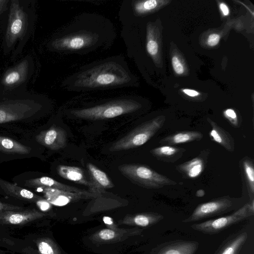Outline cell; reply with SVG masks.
Segmentation results:
<instances>
[{"label": "cell", "instance_id": "cell-12", "mask_svg": "<svg viewBox=\"0 0 254 254\" xmlns=\"http://www.w3.org/2000/svg\"><path fill=\"white\" fill-rule=\"evenodd\" d=\"M40 188L43 189L45 196L48 201L58 206L65 205L73 199L80 198L90 194V193L85 190L81 192H74L46 187Z\"/></svg>", "mask_w": 254, "mask_h": 254}, {"label": "cell", "instance_id": "cell-32", "mask_svg": "<svg viewBox=\"0 0 254 254\" xmlns=\"http://www.w3.org/2000/svg\"><path fill=\"white\" fill-rule=\"evenodd\" d=\"M144 8L148 12L154 9L157 5V1L155 0H148L142 1Z\"/></svg>", "mask_w": 254, "mask_h": 254}, {"label": "cell", "instance_id": "cell-18", "mask_svg": "<svg viewBox=\"0 0 254 254\" xmlns=\"http://www.w3.org/2000/svg\"><path fill=\"white\" fill-rule=\"evenodd\" d=\"M211 127L209 133L211 139L229 152L234 150V141L231 134L211 120L208 119Z\"/></svg>", "mask_w": 254, "mask_h": 254}, {"label": "cell", "instance_id": "cell-14", "mask_svg": "<svg viewBox=\"0 0 254 254\" xmlns=\"http://www.w3.org/2000/svg\"><path fill=\"white\" fill-rule=\"evenodd\" d=\"M58 174L63 178L89 188L94 192V187L85 176L82 169L78 167L59 165L57 167Z\"/></svg>", "mask_w": 254, "mask_h": 254}, {"label": "cell", "instance_id": "cell-1", "mask_svg": "<svg viewBox=\"0 0 254 254\" xmlns=\"http://www.w3.org/2000/svg\"><path fill=\"white\" fill-rule=\"evenodd\" d=\"M116 37L110 19L99 13L84 12L60 28L50 39L47 48L61 54L83 55L109 49Z\"/></svg>", "mask_w": 254, "mask_h": 254}, {"label": "cell", "instance_id": "cell-28", "mask_svg": "<svg viewBox=\"0 0 254 254\" xmlns=\"http://www.w3.org/2000/svg\"><path fill=\"white\" fill-rule=\"evenodd\" d=\"M37 247L41 254H55L52 246L46 241H39Z\"/></svg>", "mask_w": 254, "mask_h": 254}, {"label": "cell", "instance_id": "cell-7", "mask_svg": "<svg viewBox=\"0 0 254 254\" xmlns=\"http://www.w3.org/2000/svg\"><path fill=\"white\" fill-rule=\"evenodd\" d=\"M42 107L40 103L28 99L0 101V124L27 119L41 110Z\"/></svg>", "mask_w": 254, "mask_h": 254}, {"label": "cell", "instance_id": "cell-5", "mask_svg": "<svg viewBox=\"0 0 254 254\" xmlns=\"http://www.w3.org/2000/svg\"><path fill=\"white\" fill-rule=\"evenodd\" d=\"M165 121L164 117L159 116L142 124L115 142L110 147V150H125L143 145L163 126Z\"/></svg>", "mask_w": 254, "mask_h": 254}, {"label": "cell", "instance_id": "cell-35", "mask_svg": "<svg viewBox=\"0 0 254 254\" xmlns=\"http://www.w3.org/2000/svg\"><path fill=\"white\" fill-rule=\"evenodd\" d=\"M9 1L8 0H0V14L7 9Z\"/></svg>", "mask_w": 254, "mask_h": 254}, {"label": "cell", "instance_id": "cell-2", "mask_svg": "<svg viewBox=\"0 0 254 254\" xmlns=\"http://www.w3.org/2000/svg\"><path fill=\"white\" fill-rule=\"evenodd\" d=\"M137 84L125 58L118 55L82 66L64 79L62 87L69 92H86L131 88Z\"/></svg>", "mask_w": 254, "mask_h": 254}, {"label": "cell", "instance_id": "cell-26", "mask_svg": "<svg viewBox=\"0 0 254 254\" xmlns=\"http://www.w3.org/2000/svg\"><path fill=\"white\" fill-rule=\"evenodd\" d=\"M145 50L147 53L151 56L156 55L158 51V45L154 40L149 38L146 31V42L145 43Z\"/></svg>", "mask_w": 254, "mask_h": 254}, {"label": "cell", "instance_id": "cell-37", "mask_svg": "<svg viewBox=\"0 0 254 254\" xmlns=\"http://www.w3.org/2000/svg\"><path fill=\"white\" fill-rule=\"evenodd\" d=\"M220 8L224 15H227L229 14V9L227 6L224 3H222L220 4Z\"/></svg>", "mask_w": 254, "mask_h": 254}, {"label": "cell", "instance_id": "cell-33", "mask_svg": "<svg viewBox=\"0 0 254 254\" xmlns=\"http://www.w3.org/2000/svg\"><path fill=\"white\" fill-rule=\"evenodd\" d=\"M220 36L217 34H212L209 36L207 40L208 44L210 46H215L219 41Z\"/></svg>", "mask_w": 254, "mask_h": 254}, {"label": "cell", "instance_id": "cell-17", "mask_svg": "<svg viewBox=\"0 0 254 254\" xmlns=\"http://www.w3.org/2000/svg\"><path fill=\"white\" fill-rule=\"evenodd\" d=\"M247 238L246 232L234 234L223 242L215 254H239Z\"/></svg>", "mask_w": 254, "mask_h": 254}, {"label": "cell", "instance_id": "cell-27", "mask_svg": "<svg viewBox=\"0 0 254 254\" xmlns=\"http://www.w3.org/2000/svg\"><path fill=\"white\" fill-rule=\"evenodd\" d=\"M224 115L232 126L238 127L239 123L237 115L234 110L231 109H228L224 111Z\"/></svg>", "mask_w": 254, "mask_h": 254}, {"label": "cell", "instance_id": "cell-24", "mask_svg": "<svg viewBox=\"0 0 254 254\" xmlns=\"http://www.w3.org/2000/svg\"><path fill=\"white\" fill-rule=\"evenodd\" d=\"M0 151L8 153L28 154L31 148L10 138L0 135Z\"/></svg>", "mask_w": 254, "mask_h": 254}, {"label": "cell", "instance_id": "cell-29", "mask_svg": "<svg viewBox=\"0 0 254 254\" xmlns=\"http://www.w3.org/2000/svg\"><path fill=\"white\" fill-rule=\"evenodd\" d=\"M172 62L174 71L177 74H182L184 72V69L179 59L177 57L174 56L172 58Z\"/></svg>", "mask_w": 254, "mask_h": 254}, {"label": "cell", "instance_id": "cell-20", "mask_svg": "<svg viewBox=\"0 0 254 254\" xmlns=\"http://www.w3.org/2000/svg\"><path fill=\"white\" fill-rule=\"evenodd\" d=\"M186 149L171 145H163L152 149L150 152L158 160L174 162L182 157Z\"/></svg>", "mask_w": 254, "mask_h": 254}, {"label": "cell", "instance_id": "cell-31", "mask_svg": "<svg viewBox=\"0 0 254 254\" xmlns=\"http://www.w3.org/2000/svg\"><path fill=\"white\" fill-rule=\"evenodd\" d=\"M99 235L102 239L110 240L115 237V233L112 230L104 229L100 232Z\"/></svg>", "mask_w": 254, "mask_h": 254}, {"label": "cell", "instance_id": "cell-19", "mask_svg": "<svg viewBox=\"0 0 254 254\" xmlns=\"http://www.w3.org/2000/svg\"><path fill=\"white\" fill-rule=\"evenodd\" d=\"M0 187L8 195L23 200L37 202L43 198L40 196L20 187L15 184L10 183L2 180H0Z\"/></svg>", "mask_w": 254, "mask_h": 254}, {"label": "cell", "instance_id": "cell-21", "mask_svg": "<svg viewBox=\"0 0 254 254\" xmlns=\"http://www.w3.org/2000/svg\"><path fill=\"white\" fill-rule=\"evenodd\" d=\"M25 185L26 186L30 187H46L64 191L74 192H81L84 190L78 188L68 186L61 183L48 177H42L40 178L28 180L25 182Z\"/></svg>", "mask_w": 254, "mask_h": 254}, {"label": "cell", "instance_id": "cell-3", "mask_svg": "<svg viewBox=\"0 0 254 254\" xmlns=\"http://www.w3.org/2000/svg\"><path fill=\"white\" fill-rule=\"evenodd\" d=\"M142 107L139 99L131 96H123L104 99L83 107L68 109L67 113L73 117L90 121L114 118L131 114Z\"/></svg>", "mask_w": 254, "mask_h": 254}, {"label": "cell", "instance_id": "cell-23", "mask_svg": "<svg viewBox=\"0 0 254 254\" xmlns=\"http://www.w3.org/2000/svg\"><path fill=\"white\" fill-rule=\"evenodd\" d=\"M202 137L203 134L199 131H182L162 138L160 143L162 144L175 145L199 140Z\"/></svg>", "mask_w": 254, "mask_h": 254}, {"label": "cell", "instance_id": "cell-13", "mask_svg": "<svg viewBox=\"0 0 254 254\" xmlns=\"http://www.w3.org/2000/svg\"><path fill=\"white\" fill-rule=\"evenodd\" d=\"M199 243L193 241L177 240L161 244L157 254H194Z\"/></svg>", "mask_w": 254, "mask_h": 254}, {"label": "cell", "instance_id": "cell-10", "mask_svg": "<svg viewBox=\"0 0 254 254\" xmlns=\"http://www.w3.org/2000/svg\"><path fill=\"white\" fill-rule=\"evenodd\" d=\"M36 140L50 149L58 150L66 146L67 134L63 128L53 126L49 129L41 131L36 136Z\"/></svg>", "mask_w": 254, "mask_h": 254}, {"label": "cell", "instance_id": "cell-34", "mask_svg": "<svg viewBox=\"0 0 254 254\" xmlns=\"http://www.w3.org/2000/svg\"><path fill=\"white\" fill-rule=\"evenodd\" d=\"M36 203L38 207L43 211L47 210L50 207L49 202L43 198L38 200Z\"/></svg>", "mask_w": 254, "mask_h": 254}, {"label": "cell", "instance_id": "cell-30", "mask_svg": "<svg viewBox=\"0 0 254 254\" xmlns=\"http://www.w3.org/2000/svg\"><path fill=\"white\" fill-rule=\"evenodd\" d=\"M23 208L20 206L0 202V212L6 210H22Z\"/></svg>", "mask_w": 254, "mask_h": 254}, {"label": "cell", "instance_id": "cell-4", "mask_svg": "<svg viewBox=\"0 0 254 254\" xmlns=\"http://www.w3.org/2000/svg\"><path fill=\"white\" fill-rule=\"evenodd\" d=\"M122 174L135 184L148 189H159L166 186L176 185L177 182L152 169L139 164H126L119 166Z\"/></svg>", "mask_w": 254, "mask_h": 254}, {"label": "cell", "instance_id": "cell-36", "mask_svg": "<svg viewBox=\"0 0 254 254\" xmlns=\"http://www.w3.org/2000/svg\"><path fill=\"white\" fill-rule=\"evenodd\" d=\"M183 92L187 95L191 97L197 96L199 93L195 90L191 89H184Z\"/></svg>", "mask_w": 254, "mask_h": 254}, {"label": "cell", "instance_id": "cell-16", "mask_svg": "<svg viewBox=\"0 0 254 254\" xmlns=\"http://www.w3.org/2000/svg\"><path fill=\"white\" fill-rule=\"evenodd\" d=\"M24 60L5 72L2 79V84L7 87L16 86L24 81L27 76L28 63Z\"/></svg>", "mask_w": 254, "mask_h": 254}, {"label": "cell", "instance_id": "cell-6", "mask_svg": "<svg viewBox=\"0 0 254 254\" xmlns=\"http://www.w3.org/2000/svg\"><path fill=\"white\" fill-rule=\"evenodd\" d=\"M254 214V200L244 204L231 214L192 224L193 230L204 234H217L227 227L253 216Z\"/></svg>", "mask_w": 254, "mask_h": 254}, {"label": "cell", "instance_id": "cell-25", "mask_svg": "<svg viewBox=\"0 0 254 254\" xmlns=\"http://www.w3.org/2000/svg\"><path fill=\"white\" fill-rule=\"evenodd\" d=\"M243 166L245 176L248 188V191L252 199L254 193V168L253 162L249 158L243 161Z\"/></svg>", "mask_w": 254, "mask_h": 254}, {"label": "cell", "instance_id": "cell-15", "mask_svg": "<svg viewBox=\"0 0 254 254\" xmlns=\"http://www.w3.org/2000/svg\"><path fill=\"white\" fill-rule=\"evenodd\" d=\"M86 167L94 192L114 187V184L105 172L90 163L87 164Z\"/></svg>", "mask_w": 254, "mask_h": 254}, {"label": "cell", "instance_id": "cell-9", "mask_svg": "<svg viewBox=\"0 0 254 254\" xmlns=\"http://www.w3.org/2000/svg\"><path fill=\"white\" fill-rule=\"evenodd\" d=\"M28 14L17 0L10 1L8 22L5 34V43L8 48L25 35L28 26Z\"/></svg>", "mask_w": 254, "mask_h": 254}, {"label": "cell", "instance_id": "cell-11", "mask_svg": "<svg viewBox=\"0 0 254 254\" xmlns=\"http://www.w3.org/2000/svg\"><path fill=\"white\" fill-rule=\"evenodd\" d=\"M36 209L6 210L0 212V224L22 225L34 221L43 215Z\"/></svg>", "mask_w": 254, "mask_h": 254}, {"label": "cell", "instance_id": "cell-39", "mask_svg": "<svg viewBox=\"0 0 254 254\" xmlns=\"http://www.w3.org/2000/svg\"><path fill=\"white\" fill-rule=\"evenodd\" d=\"M103 219L104 223L106 224L110 225L112 224L113 223L111 218L109 217H104Z\"/></svg>", "mask_w": 254, "mask_h": 254}, {"label": "cell", "instance_id": "cell-8", "mask_svg": "<svg viewBox=\"0 0 254 254\" xmlns=\"http://www.w3.org/2000/svg\"><path fill=\"white\" fill-rule=\"evenodd\" d=\"M241 203L238 199L223 196L199 204L191 214L183 221L193 222L205 218L221 215L239 209Z\"/></svg>", "mask_w": 254, "mask_h": 254}, {"label": "cell", "instance_id": "cell-38", "mask_svg": "<svg viewBox=\"0 0 254 254\" xmlns=\"http://www.w3.org/2000/svg\"><path fill=\"white\" fill-rule=\"evenodd\" d=\"M205 194V191L203 189H199L196 192L195 195L197 197H202Z\"/></svg>", "mask_w": 254, "mask_h": 254}, {"label": "cell", "instance_id": "cell-22", "mask_svg": "<svg viewBox=\"0 0 254 254\" xmlns=\"http://www.w3.org/2000/svg\"><path fill=\"white\" fill-rule=\"evenodd\" d=\"M205 163L201 157H196L176 167V169L186 178L198 177L203 171Z\"/></svg>", "mask_w": 254, "mask_h": 254}]
</instances>
